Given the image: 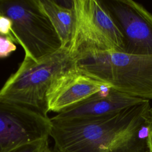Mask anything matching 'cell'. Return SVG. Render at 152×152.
I'll return each mask as SVG.
<instances>
[{"mask_svg": "<svg viewBox=\"0 0 152 152\" xmlns=\"http://www.w3.org/2000/svg\"><path fill=\"white\" fill-rule=\"evenodd\" d=\"M149 100L107 116L83 120L50 118L55 152H138L150 116Z\"/></svg>", "mask_w": 152, "mask_h": 152, "instance_id": "obj_1", "label": "cell"}, {"mask_svg": "<svg viewBox=\"0 0 152 152\" xmlns=\"http://www.w3.org/2000/svg\"><path fill=\"white\" fill-rule=\"evenodd\" d=\"M72 67L108 88L152 100V55L90 52L74 57Z\"/></svg>", "mask_w": 152, "mask_h": 152, "instance_id": "obj_2", "label": "cell"}, {"mask_svg": "<svg viewBox=\"0 0 152 152\" xmlns=\"http://www.w3.org/2000/svg\"><path fill=\"white\" fill-rule=\"evenodd\" d=\"M72 66L69 49L59 51L40 61L24 56L17 70L0 89V98L46 115L47 93L54 80Z\"/></svg>", "mask_w": 152, "mask_h": 152, "instance_id": "obj_3", "label": "cell"}, {"mask_svg": "<svg viewBox=\"0 0 152 152\" xmlns=\"http://www.w3.org/2000/svg\"><path fill=\"white\" fill-rule=\"evenodd\" d=\"M0 12L12 23L13 36L35 61L55 53L62 43L38 0H0Z\"/></svg>", "mask_w": 152, "mask_h": 152, "instance_id": "obj_4", "label": "cell"}, {"mask_svg": "<svg viewBox=\"0 0 152 152\" xmlns=\"http://www.w3.org/2000/svg\"><path fill=\"white\" fill-rule=\"evenodd\" d=\"M75 26L69 55L90 52H124V38L104 3L97 0H72Z\"/></svg>", "mask_w": 152, "mask_h": 152, "instance_id": "obj_5", "label": "cell"}, {"mask_svg": "<svg viewBox=\"0 0 152 152\" xmlns=\"http://www.w3.org/2000/svg\"><path fill=\"white\" fill-rule=\"evenodd\" d=\"M51 125L48 116L0 98V152L48 140Z\"/></svg>", "mask_w": 152, "mask_h": 152, "instance_id": "obj_6", "label": "cell"}, {"mask_svg": "<svg viewBox=\"0 0 152 152\" xmlns=\"http://www.w3.org/2000/svg\"><path fill=\"white\" fill-rule=\"evenodd\" d=\"M124 38V52L152 55V14L132 0L103 1Z\"/></svg>", "mask_w": 152, "mask_h": 152, "instance_id": "obj_7", "label": "cell"}, {"mask_svg": "<svg viewBox=\"0 0 152 152\" xmlns=\"http://www.w3.org/2000/svg\"><path fill=\"white\" fill-rule=\"evenodd\" d=\"M106 87L103 84L81 74L71 66L52 82L47 93L48 111L59 113Z\"/></svg>", "mask_w": 152, "mask_h": 152, "instance_id": "obj_8", "label": "cell"}, {"mask_svg": "<svg viewBox=\"0 0 152 152\" xmlns=\"http://www.w3.org/2000/svg\"><path fill=\"white\" fill-rule=\"evenodd\" d=\"M146 100L106 87L88 99L58 113L56 120H83L100 118L119 112Z\"/></svg>", "mask_w": 152, "mask_h": 152, "instance_id": "obj_9", "label": "cell"}, {"mask_svg": "<svg viewBox=\"0 0 152 152\" xmlns=\"http://www.w3.org/2000/svg\"><path fill=\"white\" fill-rule=\"evenodd\" d=\"M38 2L59 37L62 48L69 49L75 26L72 1L69 6L61 4L56 1L38 0Z\"/></svg>", "mask_w": 152, "mask_h": 152, "instance_id": "obj_10", "label": "cell"}, {"mask_svg": "<svg viewBox=\"0 0 152 152\" xmlns=\"http://www.w3.org/2000/svg\"><path fill=\"white\" fill-rule=\"evenodd\" d=\"M0 35L10 38L14 43L17 41L13 36L12 23L11 20L0 12Z\"/></svg>", "mask_w": 152, "mask_h": 152, "instance_id": "obj_11", "label": "cell"}, {"mask_svg": "<svg viewBox=\"0 0 152 152\" xmlns=\"http://www.w3.org/2000/svg\"><path fill=\"white\" fill-rule=\"evenodd\" d=\"M48 144V140L36 141L17 147L9 152H42Z\"/></svg>", "mask_w": 152, "mask_h": 152, "instance_id": "obj_12", "label": "cell"}, {"mask_svg": "<svg viewBox=\"0 0 152 152\" xmlns=\"http://www.w3.org/2000/svg\"><path fill=\"white\" fill-rule=\"evenodd\" d=\"M16 49V45L10 38L0 35V58L8 57Z\"/></svg>", "mask_w": 152, "mask_h": 152, "instance_id": "obj_13", "label": "cell"}, {"mask_svg": "<svg viewBox=\"0 0 152 152\" xmlns=\"http://www.w3.org/2000/svg\"><path fill=\"white\" fill-rule=\"evenodd\" d=\"M148 135L147 138V147L150 152H152V115L150 113L149 119L147 124Z\"/></svg>", "mask_w": 152, "mask_h": 152, "instance_id": "obj_14", "label": "cell"}, {"mask_svg": "<svg viewBox=\"0 0 152 152\" xmlns=\"http://www.w3.org/2000/svg\"><path fill=\"white\" fill-rule=\"evenodd\" d=\"M42 152H55L54 151V150H52V148H50L49 146V143L44 147V148L43 149V150L42 151Z\"/></svg>", "mask_w": 152, "mask_h": 152, "instance_id": "obj_15", "label": "cell"}, {"mask_svg": "<svg viewBox=\"0 0 152 152\" xmlns=\"http://www.w3.org/2000/svg\"><path fill=\"white\" fill-rule=\"evenodd\" d=\"M142 152H150V150H149L148 148H147V149H145V150H144V151H142Z\"/></svg>", "mask_w": 152, "mask_h": 152, "instance_id": "obj_16", "label": "cell"}, {"mask_svg": "<svg viewBox=\"0 0 152 152\" xmlns=\"http://www.w3.org/2000/svg\"><path fill=\"white\" fill-rule=\"evenodd\" d=\"M150 115H152V107H151V108L150 109Z\"/></svg>", "mask_w": 152, "mask_h": 152, "instance_id": "obj_17", "label": "cell"}, {"mask_svg": "<svg viewBox=\"0 0 152 152\" xmlns=\"http://www.w3.org/2000/svg\"><path fill=\"white\" fill-rule=\"evenodd\" d=\"M142 151H141V152H142Z\"/></svg>", "mask_w": 152, "mask_h": 152, "instance_id": "obj_18", "label": "cell"}]
</instances>
